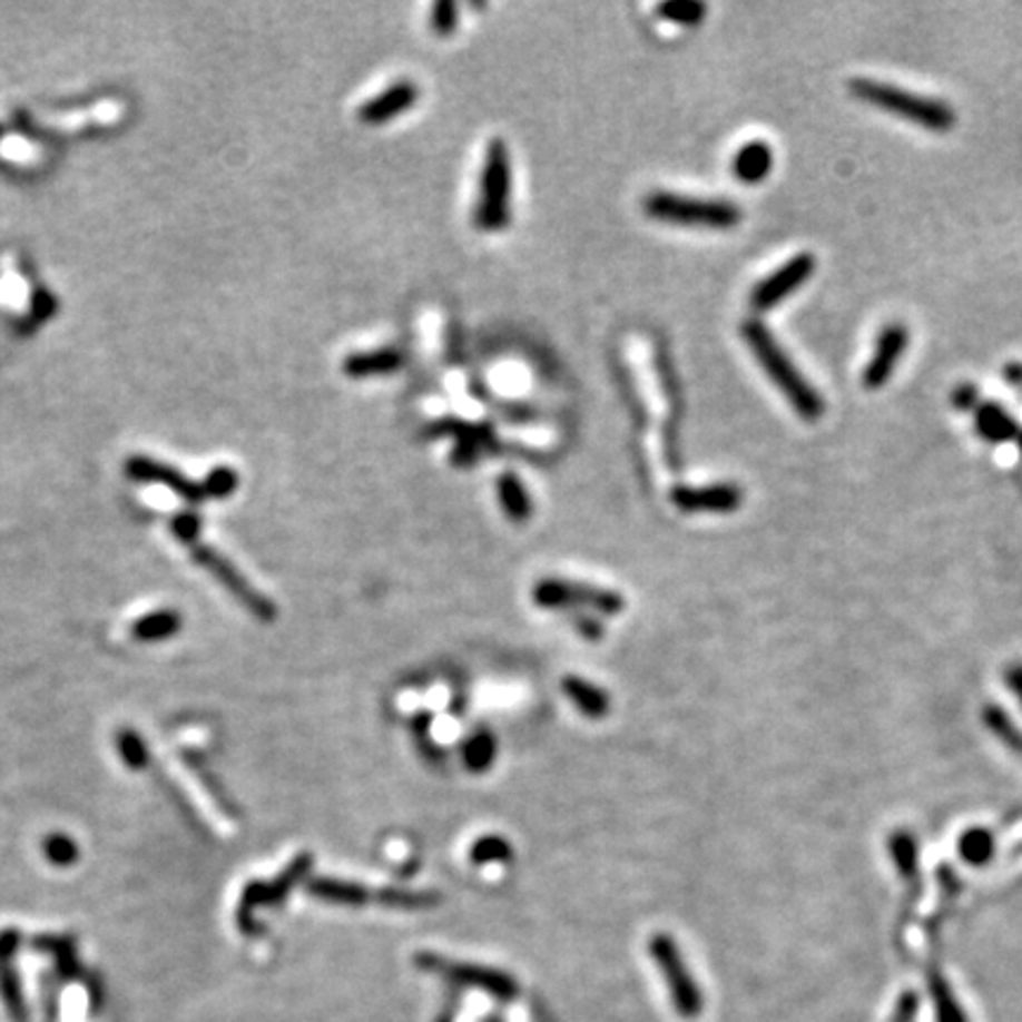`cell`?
<instances>
[{
  "label": "cell",
  "mask_w": 1022,
  "mask_h": 1022,
  "mask_svg": "<svg viewBox=\"0 0 1022 1022\" xmlns=\"http://www.w3.org/2000/svg\"><path fill=\"white\" fill-rule=\"evenodd\" d=\"M774 166V151L763 140H750L736 151L731 159V174L736 180L746 185L763 183Z\"/></svg>",
  "instance_id": "obj_16"
},
{
  "label": "cell",
  "mask_w": 1022,
  "mask_h": 1022,
  "mask_svg": "<svg viewBox=\"0 0 1022 1022\" xmlns=\"http://www.w3.org/2000/svg\"><path fill=\"white\" fill-rule=\"evenodd\" d=\"M174 533L185 542H195L199 538V517L187 511V514H180L174 519Z\"/></svg>",
  "instance_id": "obj_32"
},
{
  "label": "cell",
  "mask_w": 1022,
  "mask_h": 1022,
  "mask_svg": "<svg viewBox=\"0 0 1022 1022\" xmlns=\"http://www.w3.org/2000/svg\"><path fill=\"white\" fill-rule=\"evenodd\" d=\"M651 956L656 959L660 973L666 975L670 984V994L675 999L677 1011L685 1015H696L700 1011V994L672 937L656 935L651 940Z\"/></svg>",
  "instance_id": "obj_7"
},
{
  "label": "cell",
  "mask_w": 1022,
  "mask_h": 1022,
  "mask_svg": "<svg viewBox=\"0 0 1022 1022\" xmlns=\"http://www.w3.org/2000/svg\"><path fill=\"white\" fill-rule=\"evenodd\" d=\"M431 431L435 435H452L458 439V445L452 450V464L458 466H471L473 462H479L481 454L495 445V435H492L485 426L476 424H464V422H441L433 424Z\"/></svg>",
  "instance_id": "obj_14"
},
{
  "label": "cell",
  "mask_w": 1022,
  "mask_h": 1022,
  "mask_svg": "<svg viewBox=\"0 0 1022 1022\" xmlns=\"http://www.w3.org/2000/svg\"><path fill=\"white\" fill-rule=\"evenodd\" d=\"M959 857L965 862V864H971V866H984V864H990L994 859V852H996V841L992 836V831L990 828H980V826H973L969 831H963L961 833V838H959Z\"/></svg>",
  "instance_id": "obj_21"
},
{
  "label": "cell",
  "mask_w": 1022,
  "mask_h": 1022,
  "mask_svg": "<svg viewBox=\"0 0 1022 1022\" xmlns=\"http://www.w3.org/2000/svg\"><path fill=\"white\" fill-rule=\"evenodd\" d=\"M180 630V616L176 611H157L145 616L132 628V637L140 641H159L166 637H174Z\"/></svg>",
  "instance_id": "obj_25"
},
{
  "label": "cell",
  "mask_w": 1022,
  "mask_h": 1022,
  "mask_svg": "<svg viewBox=\"0 0 1022 1022\" xmlns=\"http://www.w3.org/2000/svg\"><path fill=\"white\" fill-rule=\"evenodd\" d=\"M1015 441H1018V445H1020V452H1022V431H1020V435H1018Z\"/></svg>",
  "instance_id": "obj_35"
},
{
  "label": "cell",
  "mask_w": 1022,
  "mask_h": 1022,
  "mask_svg": "<svg viewBox=\"0 0 1022 1022\" xmlns=\"http://www.w3.org/2000/svg\"><path fill=\"white\" fill-rule=\"evenodd\" d=\"M495 760V741L488 734L471 736L469 744L464 746V763L473 772H483L490 767V763Z\"/></svg>",
  "instance_id": "obj_27"
},
{
  "label": "cell",
  "mask_w": 1022,
  "mask_h": 1022,
  "mask_svg": "<svg viewBox=\"0 0 1022 1022\" xmlns=\"http://www.w3.org/2000/svg\"><path fill=\"white\" fill-rule=\"evenodd\" d=\"M511 218V161L502 140H490L479 183V202L473 220L483 233H500Z\"/></svg>",
  "instance_id": "obj_3"
},
{
  "label": "cell",
  "mask_w": 1022,
  "mask_h": 1022,
  "mask_svg": "<svg viewBox=\"0 0 1022 1022\" xmlns=\"http://www.w3.org/2000/svg\"><path fill=\"white\" fill-rule=\"evenodd\" d=\"M977 397H980V393H977V389L973 384H961L952 393V403L959 410H973L977 405Z\"/></svg>",
  "instance_id": "obj_33"
},
{
  "label": "cell",
  "mask_w": 1022,
  "mask_h": 1022,
  "mask_svg": "<svg viewBox=\"0 0 1022 1022\" xmlns=\"http://www.w3.org/2000/svg\"><path fill=\"white\" fill-rule=\"evenodd\" d=\"M46 855L52 864L57 866H67L71 864L76 857H79V849H76L73 841L67 838V836H50L46 841Z\"/></svg>",
  "instance_id": "obj_31"
},
{
  "label": "cell",
  "mask_w": 1022,
  "mask_h": 1022,
  "mask_svg": "<svg viewBox=\"0 0 1022 1022\" xmlns=\"http://www.w3.org/2000/svg\"><path fill=\"white\" fill-rule=\"evenodd\" d=\"M672 504L681 511H710V514H731L741 507L744 490L734 483H710V485H677L672 490Z\"/></svg>",
  "instance_id": "obj_11"
},
{
  "label": "cell",
  "mask_w": 1022,
  "mask_h": 1022,
  "mask_svg": "<svg viewBox=\"0 0 1022 1022\" xmlns=\"http://www.w3.org/2000/svg\"><path fill=\"white\" fill-rule=\"evenodd\" d=\"M405 363V355L397 348H374L363 353H351L344 363V372L353 379H367L379 374H391L401 370Z\"/></svg>",
  "instance_id": "obj_17"
},
{
  "label": "cell",
  "mask_w": 1022,
  "mask_h": 1022,
  "mask_svg": "<svg viewBox=\"0 0 1022 1022\" xmlns=\"http://www.w3.org/2000/svg\"><path fill=\"white\" fill-rule=\"evenodd\" d=\"M982 723L999 738L1003 746H1006L1013 753H1018V755H1022V731L1013 723V717L1006 710L992 704V706H987L982 710Z\"/></svg>",
  "instance_id": "obj_24"
},
{
  "label": "cell",
  "mask_w": 1022,
  "mask_h": 1022,
  "mask_svg": "<svg viewBox=\"0 0 1022 1022\" xmlns=\"http://www.w3.org/2000/svg\"><path fill=\"white\" fill-rule=\"evenodd\" d=\"M119 750L124 755V760L126 765L130 767H145L147 765V748L143 744V738L138 734H132V731H124L121 738H119Z\"/></svg>",
  "instance_id": "obj_30"
},
{
  "label": "cell",
  "mask_w": 1022,
  "mask_h": 1022,
  "mask_svg": "<svg viewBox=\"0 0 1022 1022\" xmlns=\"http://www.w3.org/2000/svg\"><path fill=\"white\" fill-rule=\"evenodd\" d=\"M1006 685L1015 694V698L1020 700V706H1022V662H1015V666H1011L1006 670Z\"/></svg>",
  "instance_id": "obj_34"
},
{
  "label": "cell",
  "mask_w": 1022,
  "mask_h": 1022,
  "mask_svg": "<svg viewBox=\"0 0 1022 1022\" xmlns=\"http://www.w3.org/2000/svg\"><path fill=\"white\" fill-rule=\"evenodd\" d=\"M890 857H893L900 876L906 883L918 881V843L908 831H895L887 841Z\"/></svg>",
  "instance_id": "obj_22"
},
{
  "label": "cell",
  "mask_w": 1022,
  "mask_h": 1022,
  "mask_svg": "<svg viewBox=\"0 0 1022 1022\" xmlns=\"http://www.w3.org/2000/svg\"><path fill=\"white\" fill-rule=\"evenodd\" d=\"M643 212L662 223L713 227V230H729L736 223H741V208L731 202L675 193H651L643 199Z\"/></svg>",
  "instance_id": "obj_4"
},
{
  "label": "cell",
  "mask_w": 1022,
  "mask_h": 1022,
  "mask_svg": "<svg viewBox=\"0 0 1022 1022\" xmlns=\"http://www.w3.org/2000/svg\"><path fill=\"white\" fill-rule=\"evenodd\" d=\"M656 12L660 19H666V22L681 24V27H696L704 22L706 6L698 3V0H670V3L658 6Z\"/></svg>",
  "instance_id": "obj_26"
},
{
  "label": "cell",
  "mask_w": 1022,
  "mask_h": 1022,
  "mask_svg": "<svg viewBox=\"0 0 1022 1022\" xmlns=\"http://www.w3.org/2000/svg\"><path fill=\"white\" fill-rule=\"evenodd\" d=\"M741 336L746 346L750 348L757 365L765 370L772 379V384L784 393L790 407L798 412L805 422H817L824 414V397L814 389L805 374L793 365V360L779 346V341L763 325L760 320H746L741 327Z\"/></svg>",
  "instance_id": "obj_1"
},
{
  "label": "cell",
  "mask_w": 1022,
  "mask_h": 1022,
  "mask_svg": "<svg viewBox=\"0 0 1022 1022\" xmlns=\"http://www.w3.org/2000/svg\"><path fill=\"white\" fill-rule=\"evenodd\" d=\"M814 271H817V258L812 254H795L779 271L769 273L763 282L755 284L750 292V306L757 313H767L776 308L782 301L798 292L814 275Z\"/></svg>",
  "instance_id": "obj_6"
},
{
  "label": "cell",
  "mask_w": 1022,
  "mask_h": 1022,
  "mask_svg": "<svg viewBox=\"0 0 1022 1022\" xmlns=\"http://www.w3.org/2000/svg\"><path fill=\"white\" fill-rule=\"evenodd\" d=\"M535 601L542 606V609H590L597 613L606 616H616L622 611V599L620 594L611 590H599V587L592 584H580L571 580H542L538 582Z\"/></svg>",
  "instance_id": "obj_5"
},
{
  "label": "cell",
  "mask_w": 1022,
  "mask_h": 1022,
  "mask_svg": "<svg viewBox=\"0 0 1022 1022\" xmlns=\"http://www.w3.org/2000/svg\"><path fill=\"white\" fill-rule=\"evenodd\" d=\"M511 857V847L507 841L498 836H488L481 838L476 845L471 847V859L476 864H488V862H504Z\"/></svg>",
  "instance_id": "obj_29"
},
{
  "label": "cell",
  "mask_w": 1022,
  "mask_h": 1022,
  "mask_svg": "<svg viewBox=\"0 0 1022 1022\" xmlns=\"http://www.w3.org/2000/svg\"><path fill=\"white\" fill-rule=\"evenodd\" d=\"M975 429L990 443H1009L1020 435V426L1013 420V414L999 403H982L977 407Z\"/></svg>",
  "instance_id": "obj_18"
},
{
  "label": "cell",
  "mask_w": 1022,
  "mask_h": 1022,
  "mask_svg": "<svg viewBox=\"0 0 1022 1022\" xmlns=\"http://www.w3.org/2000/svg\"><path fill=\"white\" fill-rule=\"evenodd\" d=\"M126 471H128V476L136 479V481H155V483L168 485L170 490L178 492V495L185 498L187 502H202L204 498H214L212 488H208V481L204 485H199L195 481H187L180 471L170 469L166 464H159L155 460L132 458L126 464Z\"/></svg>",
  "instance_id": "obj_13"
},
{
  "label": "cell",
  "mask_w": 1022,
  "mask_h": 1022,
  "mask_svg": "<svg viewBox=\"0 0 1022 1022\" xmlns=\"http://www.w3.org/2000/svg\"><path fill=\"white\" fill-rule=\"evenodd\" d=\"M187 547L193 549L195 561L202 563V566L206 568V571H212V573L227 587V590H230V592H233L254 616H258V618H263V620H271V618L275 616V606H273V601H271V599H265L263 594H258V592L254 590V587L249 584V580L242 578L237 568H235L230 561H225V559L216 552V549L204 547V544H199L197 540H195V542H189Z\"/></svg>",
  "instance_id": "obj_8"
},
{
  "label": "cell",
  "mask_w": 1022,
  "mask_h": 1022,
  "mask_svg": "<svg viewBox=\"0 0 1022 1022\" xmlns=\"http://www.w3.org/2000/svg\"><path fill=\"white\" fill-rule=\"evenodd\" d=\"M906 346H908L906 327L900 325V322H895V325H887L878 334L876 348H874V353H871V360L864 367V374H862L864 389H868V391L883 389L890 382V379H893V374H895V370L900 365V357L904 355Z\"/></svg>",
  "instance_id": "obj_10"
},
{
  "label": "cell",
  "mask_w": 1022,
  "mask_h": 1022,
  "mask_svg": "<svg viewBox=\"0 0 1022 1022\" xmlns=\"http://www.w3.org/2000/svg\"><path fill=\"white\" fill-rule=\"evenodd\" d=\"M460 22V6L452 3V0H441L431 8L429 14V27L439 36H450L454 29H458Z\"/></svg>",
  "instance_id": "obj_28"
},
{
  "label": "cell",
  "mask_w": 1022,
  "mask_h": 1022,
  "mask_svg": "<svg viewBox=\"0 0 1022 1022\" xmlns=\"http://www.w3.org/2000/svg\"><path fill=\"white\" fill-rule=\"evenodd\" d=\"M416 100H420V88L412 81H397L360 107L357 119L367 126H382L401 117Z\"/></svg>",
  "instance_id": "obj_12"
},
{
  "label": "cell",
  "mask_w": 1022,
  "mask_h": 1022,
  "mask_svg": "<svg viewBox=\"0 0 1022 1022\" xmlns=\"http://www.w3.org/2000/svg\"><path fill=\"white\" fill-rule=\"evenodd\" d=\"M563 691L587 717H603L609 713V694H603L599 687L590 685V681H584L580 677H566Z\"/></svg>",
  "instance_id": "obj_20"
},
{
  "label": "cell",
  "mask_w": 1022,
  "mask_h": 1022,
  "mask_svg": "<svg viewBox=\"0 0 1022 1022\" xmlns=\"http://www.w3.org/2000/svg\"><path fill=\"white\" fill-rule=\"evenodd\" d=\"M308 887H311V895L325 900V902H334V904H363L372 897L367 893V887L346 883V881H336V878H320V881H313Z\"/></svg>",
  "instance_id": "obj_23"
},
{
  "label": "cell",
  "mask_w": 1022,
  "mask_h": 1022,
  "mask_svg": "<svg viewBox=\"0 0 1022 1022\" xmlns=\"http://www.w3.org/2000/svg\"><path fill=\"white\" fill-rule=\"evenodd\" d=\"M498 498H500V504L504 509L507 519L511 521L521 523V521H528L530 514H533V500H530L528 490L517 473L507 471L498 479Z\"/></svg>",
  "instance_id": "obj_19"
},
{
  "label": "cell",
  "mask_w": 1022,
  "mask_h": 1022,
  "mask_svg": "<svg viewBox=\"0 0 1022 1022\" xmlns=\"http://www.w3.org/2000/svg\"><path fill=\"white\" fill-rule=\"evenodd\" d=\"M420 961L426 963V969L439 971L452 980L473 984V987H483L498 996H511L517 992L514 980H509L504 973H498V971L473 969V965H462V963H448L441 956H426V954H422Z\"/></svg>",
  "instance_id": "obj_15"
},
{
  "label": "cell",
  "mask_w": 1022,
  "mask_h": 1022,
  "mask_svg": "<svg viewBox=\"0 0 1022 1022\" xmlns=\"http://www.w3.org/2000/svg\"><path fill=\"white\" fill-rule=\"evenodd\" d=\"M311 864L313 859L308 855H301L292 862V866L287 871H282V874L273 881V883H254L246 887V893L239 902V925H242V931L244 933H254V923L249 921V912L254 906H261V904H277L282 902L284 897L289 895V890L303 881V876L308 874L311 871Z\"/></svg>",
  "instance_id": "obj_9"
},
{
  "label": "cell",
  "mask_w": 1022,
  "mask_h": 1022,
  "mask_svg": "<svg viewBox=\"0 0 1022 1022\" xmlns=\"http://www.w3.org/2000/svg\"><path fill=\"white\" fill-rule=\"evenodd\" d=\"M849 92L855 95L857 100L871 107H878L883 111L895 114V117L912 121L927 130L942 132V130H950L956 124V114L946 102L935 100V98H923V95L918 92L904 90L893 83L855 79L849 83Z\"/></svg>",
  "instance_id": "obj_2"
}]
</instances>
